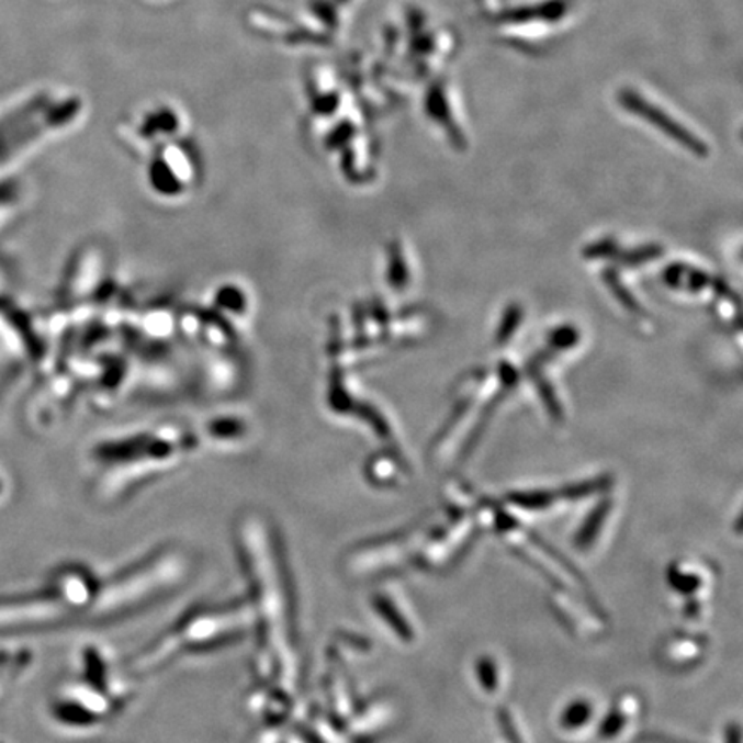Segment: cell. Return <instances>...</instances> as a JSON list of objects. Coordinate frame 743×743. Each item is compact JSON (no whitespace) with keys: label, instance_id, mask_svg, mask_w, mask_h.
I'll list each match as a JSON object with an SVG mask.
<instances>
[{"label":"cell","instance_id":"1","mask_svg":"<svg viewBox=\"0 0 743 743\" xmlns=\"http://www.w3.org/2000/svg\"><path fill=\"white\" fill-rule=\"evenodd\" d=\"M479 521L475 518L458 517L450 529H438L427 537L426 548L420 553V563L427 570H441L453 565L454 561L465 553Z\"/></svg>","mask_w":743,"mask_h":743},{"label":"cell","instance_id":"2","mask_svg":"<svg viewBox=\"0 0 743 743\" xmlns=\"http://www.w3.org/2000/svg\"><path fill=\"white\" fill-rule=\"evenodd\" d=\"M620 102L627 111L633 112V114L639 115L642 120L649 121L652 126H656L664 135H668L669 138L678 142L682 147L688 148L691 154H696L699 157L708 156V145L700 142L694 133L685 130L680 123L672 120L666 112L661 111L656 105H652L651 102L642 99L639 93L633 92V90H623L620 93Z\"/></svg>","mask_w":743,"mask_h":743},{"label":"cell","instance_id":"3","mask_svg":"<svg viewBox=\"0 0 743 743\" xmlns=\"http://www.w3.org/2000/svg\"><path fill=\"white\" fill-rule=\"evenodd\" d=\"M669 584L682 596L691 597L690 618H699L703 609V596L711 590L712 572L697 561H678L669 570Z\"/></svg>","mask_w":743,"mask_h":743},{"label":"cell","instance_id":"4","mask_svg":"<svg viewBox=\"0 0 743 743\" xmlns=\"http://www.w3.org/2000/svg\"><path fill=\"white\" fill-rule=\"evenodd\" d=\"M644 712V703L633 691H623L612 703L611 711L600 723L599 733L605 740L621 739L624 733L635 730L637 723Z\"/></svg>","mask_w":743,"mask_h":743},{"label":"cell","instance_id":"5","mask_svg":"<svg viewBox=\"0 0 743 743\" xmlns=\"http://www.w3.org/2000/svg\"><path fill=\"white\" fill-rule=\"evenodd\" d=\"M706 651V642L700 637L690 633H678L664 640L660 649V660L669 669L690 668L691 664L699 663Z\"/></svg>","mask_w":743,"mask_h":743},{"label":"cell","instance_id":"6","mask_svg":"<svg viewBox=\"0 0 743 743\" xmlns=\"http://www.w3.org/2000/svg\"><path fill=\"white\" fill-rule=\"evenodd\" d=\"M554 611L572 632L590 637L596 630L603 629V623L596 618V612L587 611L584 603L572 599L566 590H560L553 597Z\"/></svg>","mask_w":743,"mask_h":743},{"label":"cell","instance_id":"7","mask_svg":"<svg viewBox=\"0 0 743 743\" xmlns=\"http://www.w3.org/2000/svg\"><path fill=\"white\" fill-rule=\"evenodd\" d=\"M615 514H617L615 503H612L611 497H605L594 508V511L587 515L581 530L576 532V548H581L584 553H587L588 549L594 548L605 536V530L608 529V525L611 524Z\"/></svg>","mask_w":743,"mask_h":743},{"label":"cell","instance_id":"8","mask_svg":"<svg viewBox=\"0 0 743 743\" xmlns=\"http://www.w3.org/2000/svg\"><path fill=\"white\" fill-rule=\"evenodd\" d=\"M596 716V706L587 699H576L561 712L560 724L563 732L578 733L590 727Z\"/></svg>","mask_w":743,"mask_h":743},{"label":"cell","instance_id":"9","mask_svg":"<svg viewBox=\"0 0 743 743\" xmlns=\"http://www.w3.org/2000/svg\"><path fill=\"white\" fill-rule=\"evenodd\" d=\"M475 676H477L479 685L487 696H499L506 685L505 669L502 663L493 656H484L477 661L475 666Z\"/></svg>","mask_w":743,"mask_h":743},{"label":"cell","instance_id":"10","mask_svg":"<svg viewBox=\"0 0 743 743\" xmlns=\"http://www.w3.org/2000/svg\"><path fill=\"white\" fill-rule=\"evenodd\" d=\"M566 12L565 0H551L544 4L533 5V8H521L517 11L508 12L505 20L508 21H530V20H560Z\"/></svg>","mask_w":743,"mask_h":743},{"label":"cell","instance_id":"11","mask_svg":"<svg viewBox=\"0 0 743 743\" xmlns=\"http://www.w3.org/2000/svg\"><path fill=\"white\" fill-rule=\"evenodd\" d=\"M427 105H429L430 114H432L436 120L441 121V123L448 127V132H450V135L453 136L454 142H457L458 145L463 144V138H461L457 126L451 124L450 109H448V104H446V99L444 95H442V92L430 93L429 100H427Z\"/></svg>","mask_w":743,"mask_h":743},{"label":"cell","instance_id":"12","mask_svg":"<svg viewBox=\"0 0 743 743\" xmlns=\"http://www.w3.org/2000/svg\"><path fill=\"white\" fill-rule=\"evenodd\" d=\"M603 279H605V283L608 284L609 288H611L612 294L617 296L618 300H620L621 305L627 308V311L630 312H635V314H639V312H642V308H640L639 303H637V300L633 299L632 294L627 291V288L623 286V284L618 281L617 275H615V272L612 271H606L605 274H603Z\"/></svg>","mask_w":743,"mask_h":743},{"label":"cell","instance_id":"13","mask_svg":"<svg viewBox=\"0 0 743 743\" xmlns=\"http://www.w3.org/2000/svg\"><path fill=\"white\" fill-rule=\"evenodd\" d=\"M521 320V308L520 305L508 306L505 317H503L502 326H499V333H497V345L503 346L508 341L511 336L515 335V329H517L518 324Z\"/></svg>","mask_w":743,"mask_h":743},{"label":"cell","instance_id":"14","mask_svg":"<svg viewBox=\"0 0 743 743\" xmlns=\"http://www.w3.org/2000/svg\"><path fill=\"white\" fill-rule=\"evenodd\" d=\"M537 387H539V393H541L542 402H544L545 408H548L549 415L554 418V420H563V409H561L560 403H558L556 394L551 390L548 382L542 378L536 379Z\"/></svg>","mask_w":743,"mask_h":743},{"label":"cell","instance_id":"15","mask_svg":"<svg viewBox=\"0 0 743 743\" xmlns=\"http://www.w3.org/2000/svg\"><path fill=\"white\" fill-rule=\"evenodd\" d=\"M661 254H663V248L661 247H642L639 250L629 251V254H620L618 251L617 257H621V262L627 263V266H639V263L656 259Z\"/></svg>","mask_w":743,"mask_h":743},{"label":"cell","instance_id":"16","mask_svg":"<svg viewBox=\"0 0 743 743\" xmlns=\"http://www.w3.org/2000/svg\"><path fill=\"white\" fill-rule=\"evenodd\" d=\"M618 251H620V248L617 247V243L611 241V239H603V241L588 245L584 255L587 259H603V257H617Z\"/></svg>","mask_w":743,"mask_h":743},{"label":"cell","instance_id":"17","mask_svg":"<svg viewBox=\"0 0 743 743\" xmlns=\"http://www.w3.org/2000/svg\"><path fill=\"white\" fill-rule=\"evenodd\" d=\"M576 339H578V335H576V330L572 329V327L556 330L553 335V348H556V350L570 348V346L575 345Z\"/></svg>","mask_w":743,"mask_h":743}]
</instances>
